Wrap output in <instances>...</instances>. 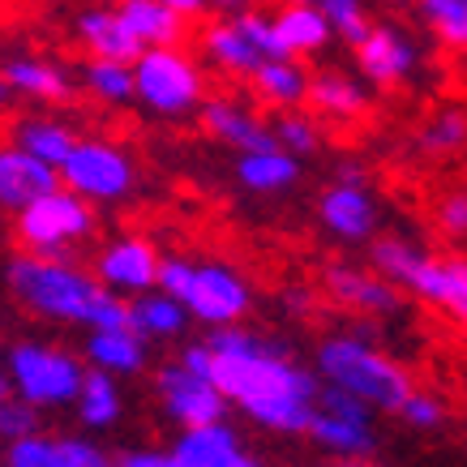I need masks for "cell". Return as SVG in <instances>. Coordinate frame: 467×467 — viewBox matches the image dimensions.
Listing matches in <instances>:
<instances>
[{
  "mask_svg": "<svg viewBox=\"0 0 467 467\" xmlns=\"http://www.w3.org/2000/svg\"><path fill=\"white\" fill-rule=\"evenodd\" d=\"M206 343L214 352V386L223 390L227 403H236L249 420L275 433L309 429L322 382L287 356L284 343L241 326H223Z\"/></svg>",
  "mask_w": 467,
  "mask_h": 467,
  "instance_id": "obj_1",
  "label": "cell"
},
{
  "mask_svg": "<svg viewBox=\"0 0 467 467\" xmlns=\"http://www.w3.org/2000/svg\"><path fill=\"white\" fill-rule=\"evenodd\" d=\"M9 296L43 322L86 326V330H112L129 326V300L112 296L78 257H35L14 254L5 262Z\"/></svg>",
  "mask_w": 467,
  "mask_h": 467,
  "instance_id": "obj_2",
  "label": "cell"
},
{
  "mask_svg": "<svg viewBox=\"0 0 467 467\" xmlns=\"http://www.w3.org/2000/svg\"><path fill=\"white\" fill-rule=\"evenodd\" d=\"M368 266L390 284L408 287L416 300L467 326V257H433L403 236H382L368 244Z\"/></svg>",
  "mask_w": 467,
  "mask_h": 467,
  "instance_id": "obj_3",
  "label": "cell"
},
{
  "mask_svg": "<svg viewBox=\"0 0 467 467\" xmlns=\"http://www.w3.org/2000/svg\"><path fill=\"white\" fill-rule=\"evenodd\" d=\"M159 292L181 300L189 317L223 330L254 309V287L227 262H193V257H163L159 262Z\"/></svg>",
  "mask_w": 467,
  "mask_h": 467,
  "instance_id": "obj_4",
  "label": "cell"
},
{
  "mask_svg": "<svg viewBox=\"0 0 467 467\" xmlns=\"http://www.w3.org/2000/svg\"><path fill=\"white\" fill-rule=\"evenodd\" d=\"M317 373L326 386H339L348 395H356L373 411H399L403 399L411 395L408 373L378 352L373 343L356 339V335H330L317 348Z\"/></svg>",
  "mask_w": 467,
  "mask_h": 467,
  "instance_id": "obj_5",
  "label": "cell"
},
{
  "mask_svg": "<svg viewBox=\"0 0 467 467\" xmlns=\"http://www.w3.org/2000/svg\"><path fill=\"white\" fill-rule=\"evenodd\" d=\"M0 365H5L9 395L39 411L73 408V399H78L82 378H86L82 356L65 352V348H52V343H35V339L14 343Z\"/></svg>",
  "mask_w": 467,
  "mask_h": 467,
  "instance_id": "obj_6",
  "label": "cell"
},
{
  "mask_svg": "<svg viewBox=\"0 0 467 467\" xmlns=\"http://www.w3.org/2000/svg\"><path fill=\"white\" fill-rule=\"evenodd\" d=\"M133 103H142L146 112L163 116V120H181V116L202 112L206 103V73L198 57L181 47H146L133 60Z\"/></svg>",
  "mask_w": 467,
  "mask_h": 467,
  "instance_id": "obj_7",
  "label": "cell"
},
{
  "mask_svg": "<svg viewBox=\"0 0 467 467\" xmlns=\"http://www.w3.org/2000/svg\"><path fill=\"white\" fill-rule=\"evenodd\" d=\"M95 236V206L69 193L65 184L30 202L26 211L14 214V241L17 254L35 257H73L78 244Z\"/></svg>",
  "mask_w": 467,
  "mask_h": 467,
  "instance_id": "obj_8",
  "label": "cell"
},
{
  "mask_svg": "<svg viewBox=\"0 0 467 467\" xmlns=\"http://www.w3.org/2000/svg\"><path fill=\"white\" fill-rule=\"evenodd\" d=\"M60 184L90 206H116L133 193L138 163L125 146L108 142V138H78L69 159L60 163Z\"/></svg>",
  "mask_w": 467,
  "mask_h": 467,
  "instance_id": "obj_9",
  "label": "cell"
},
{
  "mask_svg": "<svg viewBox=\"0 0 467 467\" xmlns=\"http://www.w3.org/2000/svg\"><path fill=\"white\" fill-rule=\"evenodd\" d=\"M202 57L211 60L223 78H244L249 82L266 60L284 57V52H279L270 17L257 14V9H241V14H227L223 22H211L202 30Z\"/></svg>",
  "mask_w": 467,
  "mask_h": 467,
  "instance_id": "obj_10",
  "label": "cell"
},
{
  "mask_svg": "<svg viewBox=\"0 0 467 467\" xmlns=\"http://www.w3.org/2000/svg\"><path fill=\"white\" fill-rule=\"evenodd\" d=\"M322 451L339 454V459H365L378 446V429H373V408H365L356 395L339 390V386H326L317 390V408L313 420L305 429Z\"/></svg>",
  "mask_w": 467,
  "mask_h": 467,
  "instance_id": "obj_11",
  "label": "cell"
},
{
  "mask_svg": "<svg viewBox=\"0 0 467 467\" xmlns=\"http://www.w3.org/2000/svg\"><path fill=\"white\" fill-rule=\"evenodd\" d=\"M159 249L146 236H138V232H125V236H116V241H108L95 254V262H90V275L99 279V287H108L112 296L120 300H133L142 296V292H155L159 287Z\"/></svg>",
  "mask_w": 467,
  "mask_h": 467,
  "instance_id": "obj_12",
  "label": "cell"
},
{
  "mask_svg": "<svg viewBox=\"0 0 467 467\" xmlns=\"http://www.w3.org/2000/svg\"><path fill=\"white\" fill-rule=\"evenodd\" d=\"M155 395H159V403H163V411H168L181 429L214 425V420H223L227 416L223 390H219L211 378H202V373H193V368H184L181 360L159 365Z\"/></svg>",
  "mask_w": 467,
  "mask_h": 467,
  "instance_id": "obj_13",
  "label": "cell"
},
{
  "mask_svg": "<svg viewBox=\"0 0 467 467\" xmlns=\"http://www.w3.org/2000/svg\"><path fill=\"white\" fill-rule=\"evenodd\" d=\"M322 227L343 244H365L373 232H378V202L368 193L365 184L352 181H335L322 193Z\"/></svg>",
  "mask_w": 467,
  "mask_h": 467,
  "instance_id": "obj_14",
  "label": "cell"
},
{
  "mask_svg": "<svg viewBox=\"0 0 467 467\" xmlns=\"http://www.w3.org/2000/svg\"><path fill=\"white\" fill-rule=\"evenodd\" d=\"M326 292L348 305L356 313H368V317H395L399 313V292L390 279H382L373 266H348V262H335L326 266Z\"/></svg>",
  "mask_w": 467,
  "mask_h": 467,
  "instance_id": "obj_15",
  "label": "cell"
},
{
  "mask_svg": "<svg viewBox=\"0 0 467 467\" xmlns=\"http://www.w3.org/2000/svg\"><path fill=\"white\" fill-rule=\"evenodd\" d=\"M60 189V171L39 163L35 155L17 150L14 142L0 146V211H26L30 202H39L43 193Z\"/></svg>",
  "mask_w": 467,
  "mask_h": 467,
  "instance_id": "obj_16",
  "label": "cell"
},
{
  "mask_svg": "<svg viewBox=\"0 0 467 467\" xmlns=\"http://www.w3.org/2000/svg\"><path fill=\"white\" fill-rule=\"evenodd\" d=\"M202 129L227 142L236 155H254V150H275V133L270 125L262 120L257 112H249L244 103H232V99H206L202 103Z\"/></svg>",
  "mask_w": 467,
  "mask_h": 467,
  "instance_id": "obj_17",
  "label": "cell"
},
{
  "mask_svg": "<svg viewBox=\"0 0 467 467\" xmlns=\"http://www.w3.org/2000/svg\"><path fill=\"white\" fill-rule=\"evenodd\" d=\"M356 65H360L368 82L395 86L403 78H411V69H416V43L399 26H373L365 35V43L356 47Z\"/></svg>",
  "mask_w": 467,
  "mask_h": 467,
  "instance_id": "obj_18",
  "label": "cell"
},
{
  "mask_svg": "<svg viewBox=\"0 0 467 467\" xmlns=\"http://www.w3.org/2000/svg\"><path fill=\"white\" fill-rule=\"evenodd\" d=\"M0 73L17 99H35V103H65L73 95L69 73L60 69L57 60L35 57V52H9L0 60Z\"/></svg>",
  "mask_w": 467,
  "mask_h": 467,
  "instance_id": "obj_19",
  "label": "cell"
},
{
  "mask_svg": "<svg viewBox=\"0 0 467 467\" xmlns=\"http://www.w3.org/2000/svg\"><path fill=\"white\" fill-rule=\"evenodd\" d=\"M73 35H78V43L86 47L90 60H120V65H133V60L142 57V43L125 30L120 14H116V9H103V5L82 9V14L73 17Z\"/></svg>",
  "mask_w": 467,
  "mask_h": 467,
  "instance_id": "obj_20",
  "label": "cell"
},
{
  "mask_svg": "<svg viewBox=\"0 0 467 467\" xmlns=\"http://www.w3.org/2000/svg\"><path fill=\"white\" fill-rule=\"evenodd\" d=\"M82 360H86V368L112 373L116 382H120V378H133V373H142V368H146V339H142V335H133L129 326H112V330H86Z\"/></svg>",
  "mask_w": 467,
  "mask_h": 467,
  "instance_id": "obj_21",
  "label": "cell"
},
{
  "mask_svg": "<svg viewBox=\"0 0 467 467\" xmlns=\"http://www.w3.org/2000/svg\"><path fill=\"white\" fill-rule=\"evenodd\" d=\"M270 26H275L279 52L292 60L317 57L330 43V35H335L322 14V5H279V14H270Z\"/></svg>",
  "mask_w": 467,
  "mask_h": 467,
  "instance_id": "obj_22",
  "label": "cell"
},
{
  "mask_svg": "<svg viewBox=\"0 0 467 467\" xmlns=\"http://www.w3.org/2000/svg\"><path fill=\"white\" fill-rule=\"evenodd\" d=\"M171 459L176 467H232L241 459V438L227 420H214V425H198V429H181V438L171 446Z\"/></svg>",
  "mask_w": 467,
  "mask_h": 467,
  "instance_id": "obj_23",
  "label": "cell"
},
{
  "mask_svg": "<svg viewBox=\"0 0 467 467\" xmlns=\"http://www.w3.org/2000/svg\"><path fill=\"white\" fill-rule=\"evenodd\" d=\"M9 138H14L17 150H26L39 163L60 171V163L78 146V129L69 120H57V116H17L14 125H9Z\"/></svg>",
  "mask_w": 467,
  "mask_h": 467,
  "instance_id": "obj_24",
  "label": "cell"
},
{
  "mask_svg": "<svg viewBox=\"0 0 467 467\" xmlns=\"http://www.w3.org/2000/svg\"><path fill=\"white\" fill-rule=\"evenodd\" d=\"M116 14L125 30L146 47H181L184 43V17L171 14L163 0H116Z\"/></svg>",
  "mask_w": 467,
  "mask_h": 467,
  "instance_id": "obj_25",
  "label": "cell"
},
{
  "mask_svg": "<svg viewBox=\"0 0 467 467\" xmlns=\"http://www.w3.org/2000/svg\"><path fill=\"white\" fill-rule=\"evenodd\" d=\"M184 326H189V313H184L181 300H171L168 292H142V296L129 300V330L142 335L146 343H168L176 339Z\"/></svg>",
  "mask_w": 467,
  "mask_h": 467,
  "instance_id": "obj_26",
  "label": "cell"
},
{
  "mask_svg": "<svg viewBox=\"0 0 467 467\" xmlns=\"http://www.w3.org/2000/svg\"><path fill=\"white\" fill-rule=\"evenodd\" d=\"M249 86H254V95L262 103L279 108V112H296L300 103H305V95H309V73H305L300 60L275 57L249 78Z\"/></svg>",
  "mask_w": 467,
  "mask_h": 467,
  "instance_id": "obj_27",
  "label": "cell"
},
{
  "mask_svg": "<svg viewBox=\"0 0 467 467\" xmlns=\"http://www.w3.org/2000/svg\"><path fill=\"white\" fill-rule=\"evenodd\" d=\"M317 116L326 120H356V116H365L368 99H365V86L352 82L348 73H317L309 78V95H305Z\"/></svg>",
  "mask_w": 467,
  "mask_h": 467,
  "instance_id": "obj_28",
  "label": "cell"
},
{
  "mask_svg": "<svg viewBox=\"0 0 467 467\" xmlns=\"http://www.w3.org/2000/svg\"><path fill=\"white\" fill-rule=\"evenodd\" d=\"M73 411L86 429H112L120 416H125V395H120V382L112 373H99V368H86L82 390L73 399Z\"/></svg>",
  "mask_w": 467,
  "mask_h": 467,
  "instance_id": "obj_29",
  "label": "cell"
},
{
  "mask_svg": "<svg viewBox=\"0 0 467 467\" xmlns=\"http://www.w3.org/2000/svg\"><path fill=\"white\" fill-rule=\"evenodd\" d=\"M236 181L249 193H279V189L300 181V159L279 150V146L275 150H254V155L236 159Z\"/></svg>",
  "mask_w": 467,
  "mask_h": 467,
  "instance_id": "obj_30",
  "label": "cell"
},
{
  "mask_svg": "<svg viewBox=\"0 0 467 467\" xmlns=\"http://www.w3.org/2000/svg\"><path fill=\"white\" fill-rule=\"evenodd\" d=\"M416 146L433 159H454L459 150H467V112L463 108H441L420 125Z\"/></svg>",
  "mask_w": 467,
  "mask_h": 467,
  "instance_id": "obj_31",
  "label": "cell"
},
{
  "mask_svg": "<svg viewBox=\"0 0 467 467\" xmlns=\"http://www.w3.org/2000/svg\"><path fill=\"white\" fill-rule=\"evenodd\" d=\"M82 86L90 99L108 103V108H125V103H133V65H120V60H86Z\"/></svg>",
  "mask_w": 467,
  "mask_h": 467,
  "instance_id": "obj_32",
  "label": "cell"
},
{
  "mask_svg": "<svg viewBox=\"0 0 467 467\" xmlns=\"http://www.w3.org/2000/svg\"><path fill=\"white\" fill-rule=\"evenodd\" d=\"M416 5H420V22L446 47L467 52V0H416Z\"/></svg>",
  "mask_w": 467,
  "mask_h": 467,
  "instance_id": "obj_33",
  "label": "cell"
},
{
  "mask_svg": "<svg viewBox=\"0 0 467 467\" xmlns=\"http://www.w3.org/2000/svg\"><path fill=\"white\" fill-rule=\"evenodd\" d=\"M317 5H322V14H326V22H330V30H335L343 43H352V47H360V43H365V35L373 30L365 0H317Z\"/></svg>",
  "mask_w": 467,
  "mask_h": 467,
  "instance_id": "obj_34",
  "label": "cell"
},
{
  "mask_svg": "<svg viewBox=\"0 0 467 467\" xmlns=\"http://www.w3.org/2000/svg\"><path fill=\"white\" fill-rule=\"evenodd\" d=\"M5 467H60L57 454V433H30V438L5 441V454H0Z\"/></svg>",
  "mask_w": 467,
  "mask_h": 467,
  "instance_id": "obj_35",
  "label": "cell"
},
{
  "mask_svg": "<svg viewBox=\"0 0 467 467\" xmlns=\"http://www.w3.org/2000/svg\"><path fill=\"white\" fill-rule=\"evenodd\" d=\"M270 133H275V142H279V150H287V155H313L317 150V125H313L309 116L300 112H284L275 125H270Z\"/></svg>",
  "mask_w": 467,
  "mask_h": 467,
  "instance_id": "obj_36",
  "label": "cell"
},
{
  "mask_svg": "<svg viewBox=\"0 0 467 467\" xmlns=\"http://www.w3.org/2000/svg\"><path fill=\"white\" fill-rule=\"evenodd\" d=\"M39 408H30L22 399H5L0 403V441H17V438H30V433H39Z\"/></svg>",
  "mask_w": 467,
  "mask_h": 467,
  "instance_id": "obj_37",
  "label": "cell"
},
{
  "mask_svg": "<svg viewBox=\"0 0 467 467\" xmlns=\"http://www.w3.org/2000/svg\"><path fill=\"white\" fill-rule=\"evenodd\" d=\"M57 454H60V467H116L99 441L73 438V433H57Z\"/></svg>",
  "mask_w": 467,
  "mask_h": 467,
  "instance_id": "obj_38",
  "label": "cell"
},
{
  "mask_svg": "<svg viewBox=\"0 0 467 467\" xmlns=\"http://www.w3.org/2000/svg\"><path fill=\"white\" fill-rule=\"evenodd\" d=\"M399 416L408 420L411 429H438L441 420H446V403H441L438 395H425V390H411L408 399H403V408H399Z\"/></svg>",
  "mask_w": 467,
  "mask_h": 467,
  "instance_id": "obj_39",
  "label": "cell"
},
{
  "mask_svg": "<svg viewBox=\"0 0 467 467\" xmlns=\"http://www.w3.org/2000/svg\"><path fill=\"white\" fill-rule=\"evenodd\" d=\"M438 227L446 236H467V189L463 193H446L438 202Z\"/></svg>",
  "mask_w": 467,
  "mask_h": 467,
  "instance_id": "obj_40",
  "label": "cell"
},
{
  "mask_svg": "<svg viewBox=\"0 0 467 467\" xmlns=\"http://www.w3.org/2000/svg\"><path fill=\"white\" fill-rule=\"evenodd\" d=\"M116 467H176V459L163 454V451H133V454H125Z\"/></svg>",
  "mask_w": 467,
  "mask_h": 467,
  "instance_id": "obj_41",
  "label": "cell"
},
{
  "mask_svg": "<svg viewBox=\"0 0 467 467\" xmlns=\"http://www.w3.org/2000/svg\"><path fill=\"white\" fill-rule=\"evenodd\" d=\"M163 5H168L171 14H181L184 22H189V17H202L211 9V0H163Z\"/></svg>",
  "mask_w": 467,
  "mask_h": 467,
  "instance_id": "obj_42",
  "label": "cell"
},
{
  "mask_svg": "<svg viewBox=\"0 0 467 467\" xmlns=\"http://www.w3.org/2000/svg\"><path fill=\"white\" fill-rule=\"evenodd\" d=\"M284 300H287V309H292V313H309V292H305V287H287V292H284Z\"/></svg>",
  "mask_w": 467,
  "mask_h": 467,
  "instance_id": "obj_43",
  "label": "cell"
},
{
  "mask_svg": "<svg viewBox=\"0 0 467 467\" xmlns=\"http://www.w3.org/2000/svg\"><path fill=\"white\" fill-rule=\"evenodd\" d=\"M249 5H254V0H211V9H223V14H241Z\"/></svg>",
  "mask_w": 467,
  "mask_h": 467,
  "instance_id": "obj_44",
  "label": "cell"
},
{
  "mask_svg": "<svg viewBox=\"0 0 467 467\" xmlns=\"http://www.w3.org/2000/svg\"><path fill=\"white\" fill-rule=\"evenodd\" d=\"M14 103H17V95H14V90H9V82H5V73H0V116L9 112Z\"/></svg>",
  "mask_w": 467,
  "mask_h": 467,
  "instance_id": "obj_45",
  "label": "cell"
},
{
  "mask_svg": "<svg viewBox=\"0 0 467 467\" xmlns=\"http://www.w3.org/2000/svg\"><path fill=\"white\" fill-rule=\"evenodd\" d=\"M232 467H262V463H257L254 454H241V459H236V463H232Z\"/></svg>",
  "mask_w": 467,
  "mask_h": 467,
  "instance_id": "obj_46",
  "label": "cell"
},
{
  "mask_svg": "<svg viewBox=\"0 0 467 467\" xmlns=\"http://www.w3.org/2000/svg\"><path fill=\"white\" fill-rule=\"evenodd\" d=\"M339 467H373V463H365V459H343Z\"/></svg>",
  "mask_w": 467,
  "mask_h": 467,
  "instance_id": "obj_47",
  "label": "cell"
},
{
  "mask_svg": "<svg viewBox=\"0 0 467 467\" xmlns=\"http://www.w3.org/2000/svg\"><path fill=\"white\" fill-rule=\"evenodd\" d=\"M9 399V382H5V373H0V403Z\"/></svg>",
  "mask_w": 467,
  "mask_h": 467,
  "instance_id": "obj_48",
  "label": "cell"
},
{
  "mask_svg": "<svg viewBox=\"0 0 467 467\" xmlns=\"http://www.w3.org/2000/svg\"><path fill=\"white\" fill-rule=\"evenodd\" d=\"M279 5H317V0H279Z\"/></svg>",
  "mask_w": 467,
  "mask_h": 467,
  "instance_id": "obj_49",
  "label": "cell"
},
{
  "mask_svg": "<svg viewBox=\"0 0 467 467\" xmlns=\"http://www.w3.org/2000/svg\"><path fill=\"white\" fill-rule=\"evenodd\" d=\"M386 5H411V0H386Z\"/></svg>",
  "mask_w": 467,
  "mask_h": 467,
  "instance_id": "obj_50",
  "label": "cell"
},
{
  "mask_svg": "<svg viewBox=\"0 0 467 467\" xmlns=\"http://www.w3.org/2000/svg\"><path fill=\"white\" fill-rule=\"evenodd\" d=\"M0 360H5V352H0Z\"/></svg>",
  "mask_w": 467,
  "mask_h": 467,
  "instance_id": "obj_51",
  "label": "cell"
},
{
  "mask_svg": "<svg viewBox=\"0 0 467 467\" xmlns=\"http://www.w3.org/2000/svg\"><path fill=\"white\" fill-rule=\"evenodd\" d=\"M0 467H5V463H0Z\"/></svg>",
  "mask_w": 467,
  "mask_h": 467,
  "instance_id": "obj_52",
  "label": "cell"
}]
</instances>
